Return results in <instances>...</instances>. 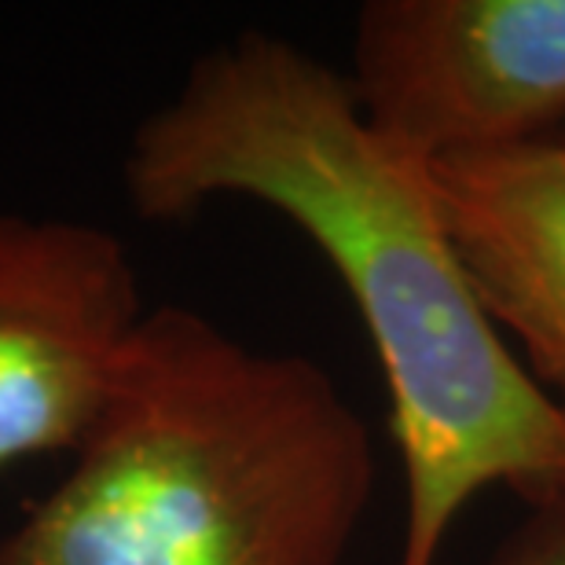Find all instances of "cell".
I'll return each instance as SVG.
<instances>
[{"instance_id":"3","label":"cell","mask_w":565,"mask_h":565,"mask_svg":"<svg viewBox=\"0 0 565 565\" xmlns=\"http://www.w3.org/2000/svg\"><path fill=\"white\" fill-rule=\"evenodd\" d=\"M423 162L551 140L565 118V0H367L345 74Z\"/></svg>"},{"instance_id":"6","label":"cell","mask_w":565,"mask_h":565,"mask_svg":"<svg viewBox=\"0 0 565 565\" xmlns=\"http://www.w3.org/2000/svg\"><path fill=\"white\" fill-rule=\"evenodd\" d=\"M533 507L536 511L518 525L492 565H565V489Z\"/></svg>"},{"instance_id":"5","label":"cell","mask_w":565,"mask_h":565,"mask_svg":"<svg viewBox=\"0 0 565 565\" xmlns=\"http://www.w3.org/2000/svg\"><path fill=\"white\" fill-rule=\"evenodd\" d=\"M434 173L481 305L565 408V143L451 158Z\"/></svg>"},{"instance_id":"4","label":"cell","mask_w":565,"mask_h":565,"mask_svg":"<svg viewBox=\"0 0 565 565\" xmlns=\"http://www.w3.org/2000/svg\"><path fill=\"white\" fill-rule=\"evenodd\" d=\"M143 312L115 232L0 210V470L71 456Z\"/></svg>"},{"instance_id":"2","label":"cell","mask_w":565,"mask_h":565,"mask_svg":"<svg viewBox=\"0 0 565 565\" xmlns=\"http://www.w3.org/2000/svg\"><path fill=\"white\" fill-rule=\"evenodd\" d=\"M371 492L375 445L331 371L158 305L0 565H342Z\"/></svg>"},{"instance_id":"1","label":"cell","mask_w":565,"mask_h":565,"mask_svg":"<svg viewBox=\"0 0 565 565\" xmlns=\"http://www.w3.org/2000/svg\"><path fill=\"white\" fill-rule=\"evenodd\" d=\"M129 206L151 224L250 199L305 232L353 298L404 467L397 565H437L489 489H565V408L481 305L434 166L360 110L345 74L262 30L213 44L129 137Z\"/></svg>"}]
</instances>
